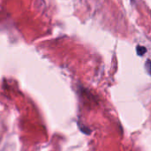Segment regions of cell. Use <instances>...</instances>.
Wrapping results in <instances>:
<instances>
[{"mask_svg": "<svg viewBox=\"0 0 151 151\" xmlns=\"http://www.w3.org/2000/svg\"><path fill=\"white\" fill-rule=\"evenodd\" d=\"M136 51H137V53H138V55H139V56H142L144 53H146L147 50H146V48H145V47L138 46V47H137V49H136Z\"/></svg>", "mask_w": 151, "mask_h": 151, "instance_id": "6da1fadb", "label": "cell"}]
</instances>
